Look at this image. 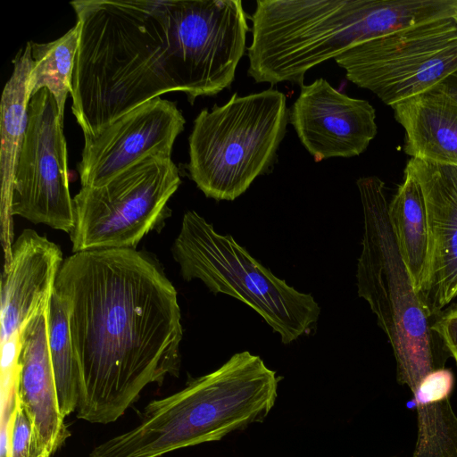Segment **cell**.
Listing matches in <instances>:
<instances>
[{"mask_svg":"<svg viewBox=\"0 0 457 457\" xmlns=\"http://www.w3.org/2000/svg\"><path fill=\"white\" fill-rule=\"evenodd\" d=\"M11 215L71 233L74 205L69 189L63 120L43 88L28 105V125L11 199Z\"/></svg>","mask_w":457,"mask_h":457,"instance_id":"cell-11","label":"cell"},{"mask_svg":"<svg viewBox=\"0 0 457 457\" xmlns=\"http://www.w3.org/2000/svg\"><path fill=\"white\" fill-rule=\"evenodd\" d=\"M71 4L79 25L71 110L84 137L149 100L178 92L168 58L166 0Z\"/></svg>","mask_w":457,"mask_h":457,"instance_id":"cell-2","label":"cell"},{"mask_svg":"<svg viewBox=\"0 0 457 457\" xmlns=\"http://www.w3.org/2000/svg\"><path fill=\"white\" fill-rule=\"evenodd\" d=\"M335 61L351 82L393 106L457 71V24L450 17L413 25L363 41Z\"/></svg>","mask_w":457,"mask_h":457,"instance_id":"cell-9","label":"cell"},{"mask_svg":"<svg viewBox=\"0 0 457 457\" xmlns=\"http://www.w3.org/2000/svg\"><path fill=\"white\" fill-rule=\"evenodd\" d=\"M457 0H257L247 71L256 83L303 85L312 67L404 28L450 18Z\"/></svg>","mask_w":457,"mask_h":457,"instance_id":"cell-3","label":"cell"},{"mask_svg":"<svg viewBox=\"0 0 457 457\" xmlns=\"http://www.w3.org/2000/svg\"><path fill=\"white\" fill-rule=\"evenodd\" d=\"M388 210L399 252L419 294L428 268L430 233L422 190L406 170Z\"/></svg>","mask_w":457,"mask_h":457,"instance_id":"cell-19","label":"cell"},{"mask_svg":"<svg viewBox=\"0 0 457 457\" xmlns=\"http://www.w3.org/2000/svg\"><path fill=\"white\" fill-rule=\"evenodd\" d=\"M12 62L13 71L3 90L0 106L1 223L4 261L9 259L13 243L11 199L28 125L29 101L26 96V86L33 64L31 41L19 51Z\"/></svg>","mask_w":457,"mask_h":457,"instance_id":"cell-18","label":"cell"},{"mask_svg":"<svg viewBox=\"0 0 457 457\" xmlns=\"http://www.w3.org/2000/svg\"><path fill=\"white\" fill-rule=\"evenodd\" d=\"M404 170L418 181L425 200L430 253L419 295L435 318L457 296V165L411 158Z\"/></svg>","mask_w":457,"mask_h":457,"instance_id":"cell-14","label":"cell"},{"mask_svg":"<svg viewBox=\"0 0 457 457\" xmlns=\"http://www.w3.org/2000/svg\"><path fill=\"white\" fill-rule=\"evenodd\" d=\"M186 120L176 103L161 96L84 137L78 170L81 187L101 186L151 155L171 157Z\"/></svg>","mask_w":457,"mask_h":457,"instance_id":"cell-12","label":"cell"},{"mask_svg":"<svg viewBox=\"0 0 457 457\" xmlns=\"http://www.w3.org/2000/svg\"><path fill=\"white\" fill-rule=\"evenodd\" d=\"M10 457H37L31 422L17 397L12 417Z\"/></svg>","mask_w":457,"mask_h":457,"instance_id":"cell-22","label":"cell"},{"mask_svg":"<svg viewBox=\"0 0 457 457\" xmlns=\"http://www.w3.org/2000/svg\"><path fill=\"white\" fill-rule=\"evenodd\" d=\"M79 37V25L76 22L64 35L54 41H31L33 64L27 80V99L30 101L38 91L46 88L54 96L63 121L66 99L71 92Z\"/></svg>","mask_w":457,"mask_h":457,"instance_id":"cell-20","label":"cell"},{"mask_svg":"<svg viewBox=\"0 0 457 457\" xmlns=\"http://www.w3.org/2000/svg\"><path fill=\"white\" fill-rule=\"evenodd\" d=\"M435 87L457 104V71Z\"/></svg>","mask_w":457,"mask_h":457,"instance_id":"cell-24","label":"cell"},{"mask_svg":"<svg viewBox=\"0 0 457 457\" xmlns=\"http://www.w3.org/2000/svg\"><path fill=\"white\" fill-rule=\"evenodd\" d=\"M168 58L178 92L193 104L230 87L249 30L240 0H166Z\"/></svg>","mask_w":457,"mask_h":457,"instance_id":"cell-10","label":"cell"},{"mask_svg":"<svg viewBox=\"0 0 457 457\" xmlns=\"http://www.w3.org/2000/svg\"><path fill=\"white\" fill-rule=\"evenodd\" d=\"M48 347L61 413L75 412L79 392V369L71 339L64 303L55 290L47 308Z\"/></svg>","mask_w":457,"mask_h":457,"instance_id":"cell-21","label":"cell"},{"mask_svg":"<svg viewBox=\"0 0 457 457\" xmlns=\"http://www.w3.org/2000/svg\"><path fill=\"white\" fill-rule=\"evenodd\" d=\"M184 280L200 279L213 294L232 296L255 311L285 345L309 332L320 308L313 296L275 276L230 235L218 233L187 212L171 247Z\"/></svg>","mask_w":457,"mask_h":457,"instance_id":"cell-7","label":"cell"},{"mask_svg":"<svg viewBox=\"0 0 457 457\" xmlns=\"http://www.w3.org/2000/svg\"><path fill=\"white\" fill-rule=\"evenodd\" d=\"M181 184L171 157L151 155L97 187H81L73 197L72 252L136 249L169 211Z\"/></svg>","mask_w":457,"mask_h":457,"instance_id":"cell-8","label":"cell"},{"mask_svg":"<svg viewBox=\"0 0 457 457\" xmlns=\"http://www.w3.org/2000/svg\"><path fill=\"white\" fill-rule=\"evenodd\" d=\"M63 261L59 245L33 229L13 241L1 279V343L48 307Z\"/></svg>","mask_w":457,"mask_h":457,"instance_id":"cell-15","label":"cell"},{"mask_svg":"<svg viewBox=\"0 0 457 457\" xmlns=\"http://www.w3.org/2000/svg\"><path fill=\"white\" fill-rule=\"evenodd\" d=\"M411 158L457 165V104L432 89L391 106Z\"/></svg>","mask_w":457,"mask_h":457,"instance_id":"cell-17","label":"cell"},{"mask_svg":"<svg viewBox=\"0 0 457 457\" xmlns=\"http://www.w3.org/2000/svg\"><path fill=\"white\" fill-rule=\"evenodd\" d=\"M47 308L21 330L18 355L16 397L31 422L37 457H53L70 436L59 408L49 353Z\"/></svg>","mask_w":457,"mask_h":457,"instance_id":"cell-16","label":"cell"},{"mask_svg":"<svg viewBox=\"0 0 457 457\" xmlns=\"http://www.w3.org/2000/svg\"><path fill=\"white\" fill-rule=\"evenodd\" d=\"M289 117L274 88L203 109L188 137L191 179L206 197L233 201L273 163Z\"/></svg>","mask_w":457,"mask_h":457,"instance_id":"cell-6","label":"cell"},{"mask_svg":"<svg viewBox=\"0 0 457 457\" xmlns=\"http://www.w3.org/2000/svg\"><path fill=\"white\" fill-rule=\"evenodd\" d=\"M431 328L457 364V305L436 316Z\"/></svg>","mask_w":457,"mask_h":457,"instance_id":"cell-23","label":"cell"},{"mask_svg":"<svg viewBox=\"0 0 457 457\" xmlns=\"http://www.w3.org/2000/svg\"><path fill=\"white\" fill-rule=\"evenodd\" d=\"M453 20L455 21V23L457 24V9L455 10L453 15Z\"/></svg>","mask_w":457,"mask_h":457,"instance_id":"cell-25","label":"cell"},{"mask_svg":"<svg viewBox=\"0 0 457 457\" xmlns=\"http://www.w3.org/2000/svg\"><path fill=\"white\" fill-rule=\"evenodd\" d=\"M54 290L79 369L78 419L114 422L147 386L179 375L178 295L150 257L127 248L73 253Z\"/></svg>","mask_w":457,"mask_h":457,"instance_id":"cell-1","label":"cell"},{"mask_svg":"<svg viewBox=\"0 0 457 457\" xmlns=\"http://www.w3.org/2000/svg\"><path fill=\"white\" fill-rule=\"evenodd\" d=\"M363 211V237L357 265L358 294L367 301L386 335L402 385L444 368L434 318L424 306L398 249L389 217L385 183L357 180Z\"/></svg>","mask_w":457,"mask_h":457,"instance_id":"cell-5","label":"cell"},{"mask_svg":"<svg viewBox=\"0 0 457 457\" xmlns=\"http://www.w3.org/2000/svg\"><path fill=\"white\" fill-rule=\"evenodd\" d=\"M278 380L260 356L237 353L179 392L148 403L135 427L96 445L89 457H162L219 441L266 419Z\"/></svg>","mask_w":457,"mask_h":457,"instance_id":"cell-4","label":"cell"},{"mask_svg":"<svg viewBox=\"0 0 457 457\" xmlns=\"http://www.w3.org/2000/svg\"><path fill=\"white\" fill-rule=\"evenodd\" d=\"M288 120L315 162L358 156L378 132L368 101L339 92L322 78L301 86Z\"/></svg>","mask_w":457,"mask_h":457,"instance_id":"cell-13","label":"cell"}]
</instances>
